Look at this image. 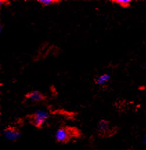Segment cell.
Here are the masks:
<instances>
[{"instance_id":"obj_1","label":"cell","mask_w":146,"mask_h":150,"mask_svg":"<svg viewBox=\"0 0 146 150\" xmlns=\"http://www.w3.org/2000/svg\"><path fill=\"white\" fill-rule=\"evenodd\" d=\"M48 112L42 110H37L32 116V123L37 127H41L49 118Z\"/></svg>"},{"instance_id":"obj_2","label":"cell","mask_w":146,"mask_h":150,"mask_svg":"<svg viewBox=\"0 0 146 150\" xmlns=\"http://www.w3.org/2000/svg\"><path fill=\"white\" fill-rule=\"evenodd\" d=\"M5 139L11 141H17L20 137V133L18 130L13 127H8L3 131Z\"/></svg>"},{"instance_id":"obj_3","label":"cell","mask_w":146,"mask_h":150,"mask_svg":"<svg viewBox=\"0 0 146 150\" xmlns=\"http://www.w3.org/2000/svg\"><path fill=\"white\" fill-rule=\"evenodd\" d=\"M26 98L31 102H39L44 99V96L39 91L33 90L26 94Z\"/></svg>"},{"instance_id":"obj_4","label":"cell","mask_w":146,"mask_h":150,"mask_svg":"<svg viewBox=\"0 0 146 150\" xmlns=\"http://www.w3.org/2000/svg\"><path fill=\"white\" fill-rule=\"evenodd\" d=\"M56 139L59 142H61V143H64V142H66L69 139V133L67 130L64 129V128H62V129H59L58 131L56 132Z\"/></svg>"},{"instance_id":"obj_5","label":"cell","mask_w":146,"mask_h":150,"mask_svg":"<svg viewBox=\"0 0 146 150\" xmlns=\"http://www.w3.org/2000/svg\"><path fill=\"white\" fill-rule=\"evenodd\" d=\"M110 80V75L109 74H103L96 78L95 83L98 86H104Z\"/></svg>"},{"instance_id":"obj_6","label":"cell","mask_w":146,"mask_h":150,"mask_svg":"<svg viewBox=\"0 0 146 150\" xmlns=\"http://www.w3.org/2000/svg\"><path fill=\"white\" fill-rule=\"evenodd\" d=\"M110 129V123L106 120H101L98 124V129L100 132L105 133Z\"/></svg>"},{"instance_id":"obj_7","label":"cell","mask_w":146,"mask_h":150,"mask_svg":"<svg viewBox=\"0 0 146 150\" xmlns=\"http://www.w3.org/2000/svg\"><path fill=\"white\" fill-rule=\"evenodd\" d=\"M114 3L117 4L121 6H123V7H127L129 6L130 4H131V1L130 0H118V1H114Z\"/></svg>"},{"instance_id":"obj_8","label":"cell","mask_w":146,"mask_h":150,"mask_svg":"<svg viewBox=\"0 0 146 150\" xmlns=\"http://www.w3.org/2000/svg\"><path fill=\"white\" fill-rule=\"evenodd\" d=\"M39 4H41L44 6H51L54 4L58 3V1H51V0H40V1H38Z\"/></svg>"},{"instance_id":"obj_9","label":"cell","mask_w":146,"mask_h":150,"mask_svg":"<svg viewBox=\"0 0 146 150\" xmlns=\"http://www.w3.org/2000/svg\"><path fill=\"white\" fill-rule=\"evenodd\" d=\"M2 29H3V25H2V23H0V32H2Z\"/></svg>"},{"instance_id":"obj_10","label":"cell","mask_w":146,"mask_h":150,"mask_svg":"<svg viewBox=\"0 0 146 150\" xmlns=\"http://www.w3.org/2000/svg\"><path fill=\"white\" fill-rule=\"evenodd\" d=\"M142 66H143V68L145 69V70H146V62L143 63V65H142Z\"/></svg>"},{"instance_id":"obj_11","label":"cell","mask_w":146,"mask_h":150,"mask_svg":"<svg viewBox=\"0 0 146 150\" xmlns=\"http://www.w3.org/2000/svg\"><path fill=\"white\" fill-rule=\"evenodd\" d=\"M143 143L145 145H146V134L145 135V137H144V139H143Z\"/></svg>"}]
</instances>
